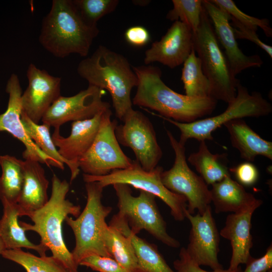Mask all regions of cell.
I'll return each mask as SVG.
<instances>
[{
    "label": "cell",
    "mask_w": 272,
    "mask_h": 272,
    "mask_svg": "<svg viewBox=\"0 0 272 272\" xmlns=\"http://www.w3.org/2000/svg\"><path fill=\"white\" fill-rule=\"evenodd\" d=\"M138 85L132 103L154 110L159 115L182 123H190L215 110L217 100L211 97H191L177 93L162 80L161 70L152 65L132 66Z\"/></svg>",
    "instance_id": "obj_1"
},
{
    "label": "cell",
    "mask_w": 272,
    "mask_h": 272,
    "mask_svg": "<svg viewBox=\"0 0 272 272\" xmlns=\"http://www.w3.org/2000/svg\"><path fill=\"white\" fill-rule=\"evenodd\" d=\"M99 32L97 26L83 19L72 0H53L42 19L39 41L56 57L72 54L86 57Z\"/></svg>",
    "instance_id": "obj_2"
},
{
    "label": "cell",
    "mask_w": 272,
    "mask_h": 272,
    "mask_svg": "<svg viewBox=\"0 0 272 272\" xmlns=\"http://www.w3.org/2000/svg\"><path fill=\"white\" fill-rule=\"evenodd\" d=\"M77 72L89 85L109 92L115 115L120 120L133 109L131 91L137 87L138 79L123 55L99 45L79 62Z\"/></svg>",
    "instance_id": "obj_3"
},
{
    "label": "cell",
    "mask_w": 272,
    "mask_h": 272,
    "mask_svg": "<svg viewBox=\"0 0 272 272\" xmlns=\"http://www.w3.org/2000/svg\"><path fill=\"white\" fill-rule=\"evenodd\" d=\"M51 194L47 202L41 209L27 214L33 224L20 221L25 231H33L40 236V243L46 247L52 256L60 261L70 272H78L72 252L63 239L62 223L69 215L76 218L81 213V207L66 198L70 184L53 174Z\"/></svg>",
    "instance_id": "obj_4"
},
{
    "label": "cell",
    "mask_w": 272,
    "mask_h": 272,
    "mask_svg": "<svg viewBox=\"0 0 272 272\" xmlns=\"http://www.w3.org/2000/svg\"><path fill=\"white\" fill-rule=\"evenodd\" d=\"M87 202L79 216L74 219L67 216L65 221L72 229L75 237V246L72 254L79 266L84 258L93 255L111 257L104 240L108 225L105 219L112 210L102 203L104 188L98 182H86Z\"/></svg>",
    "instance_id": "obj_5"
},
{
    "label": "cell",
    "mask_w": 272,
    "mask_h": 272,
    "mask_svg": "<svg viewBox=\"0 0 272 272\" xmlns=\"http://www.w3.org/2000/svg\"><path fill=\"white\" fill-rule=\"evenodd\" d=\"M203 6V5H202ZM193 48L211 84V97L227 103L237 93L239 81L234 77L203 6L199 27L193 33Z\"/></svg>",
    "instance_id": "obj_6"
},
{
    "label": "cell",
    "mask_w": 272,
    "mask_h": 272,
    "mask_svg": "<svg viewBox=\"0 0 272 272\" xmlns=\"http://www.w3.org/2000/svg\"><path fill=\"white\" fill-rule=\"evenodd\" d=\"M228 104L227 109L219 115L190 123L179 122L153 112L151 113L176 126L181 133L179 141L185 145L190 139H194L199 142L213 140L212 132L231 120L246 117L264 116L272 111L271 104L260 93L253 92L250 94L247 88L240 82L237 86L235 97Z\"/></svg>",
    "instance_id": "obj_7"
},
{
    "label": "cell",
    "mask_w": 272,
    "mask_h": 272,
    "mask_svg": "<svg viewBox=\"0 0 272 272\" xmlns=\"http://www.w3.org/2000/svg\"><path fill=\"white\" fill-rule=\"evenodd\" d=\"M118 198V213L115 215L125 222L130 231L137 235L146 230L156 239L173 248L180 246L179 242L167 232V225L156 202V196L140 190L137 196L132 194L130 186L123 183L112 185Z\"/></svg>",
    "instance_id": "obj_8"
},
{
    "label": "cell",
    "mask_w": 272,
    "mask_h": 272,
    "mask_svg": "<svg viewBox=\"0 0 272 272\" xmlns=\"http://www.w3.org/2000/svg\"><path fill=\"white\" fill-rule=\"evenodd\" d=\"M163 170L162 167L157 166L151 171H146L135 160L129 167L113 170L106 175L96 176L84 174L83 180L85 182H98L103 188L115 183H123L151 193L169 207L171 214L176 221H182L185 218L187 200L184 196L171 192L163 185L161 178Z\"/></svg>",
    "instance_id": "obj_9"
},
{
    "label": "cell",
    "mask_w": 272,
    "mask_h": 272,
    "mask_svg": "<svg viewBox=\"0 0 272 272\" xmlns=\"http://www.w3.org/2000/svg\"><path fill=\"white\" fill-rule=\"evenodd\" d=\"M170 145L175 153V160L168 170L163 171L161 181L171 192L184 196L187 200V211L191 215L202 214L212 202L210 189L203 179L188 167L185 145L177 141L166 130Z\"/></svg>",
    "instance_id": "obj_10"
},
{
    "label": "cell",
    "mask_w": 272,
    "mask_h": 272,
    "mask_svg": "<svg viewBox=\"0 0 272 272\" xmlns=\"http://www.w3.org/2000/svg\"><path fill=\"white\" fill-rule=\"evenodd\" d=\"M112 112L107 109L103 114L96 137L87 152L79 161L84 174L104 176L115 170L129 167L133 160L122 151L115 134L116 120H111Z\"/></svg>",
    "instance_id": "obj_11"
},
{
    "label": "cell",
    "mask_w": 272,
    "mask_h": 272,
    "mask_svg": "<svg viewBox=\"0 0 272 272\" xmlns=\"http://www.w3.org/2000/svg\"><path fill=\"white\" fill-rule=\"evenodd\" d=\"M122 121L123 124L117 125L115 130L118 143L132 150L144 170H153L162 156L153 124L142 112L133 109Z\"/></svg>",
    "instance_id": "obj_12"
},
{
    "label": "cell",
    "mask_w": 272,
    "mask_h": 272,
    "mask_svg": "<svg viewBox=\"0 0 272 272\" xmlns=\"http://www.w3.org/2000/svg\"><path fill=\"white\" fill-rule=\"evenodd\" d=\"M104 90L89 85L77 94L60 96L50 106L41 121L50 127L60 128L69 121L90 119L99 111L110 108L109 103L102 100Z\"/></svg>",
    "instance_id": "obj_13"
},
{
    "label": "cell",
    "mask_w": 272,
    "mask_h": 272,
    "mask_svg": "<svg viewBox=\"0 0 272 272\" xmlns=\"http://www.w3.org/2000/svg\"><path fill=\"white\" fill-rule=\"evenodd\" d=\"M184 212L185 218L191 225L189 243L186 248L187 253L199 266H208L213 270L224 269L218 259L220 233L211 206L201 215L197 213L193 216L187 209Z\"/></svg>",
    "instance_id": "obj_14"
},
{
    "label": "cell",
    "mask_w": 272,
    "mask_h": 272,
    "mask_svg": "<svg viewBox=\"0 0 272 272\" xmlns=\"http://www.w3.org/2000/svg\"><path fill=\"white\" fill-rule=\"evenodd\" d=\"M108 108L99 111L91 118L73 121L71 133L67 137L60 135V128H54L52 140L70 170L71 183L79 174V161L92 145L104 112Z\"/></svg>",
    "instance_id": "obj_15"
},
{
    "label": "cell",
    "mask_w": 272,
    "mask_h": 272,
    "mask_svg": "<svg viewBox=\"0 0 272 272\" xmlns=\"http://www.w3.org/2000/svg\"><path fill=\"white\" fill-rule=\"evenodd\" d=\"M9 94V101L6 111L0 114V132L6 131L20 141L25 146L22 153L25 160L37 161L41 164L54 166L61 170L60 165L53 159L45 154L29 138L22 122V94L18 76L13 74L9 79L6 87Z\"/></svg>",
    "instance_id": "obj_16"
},
{
    "label": "cell",
    "mask_w": 272,
    "mask_h": 272,
    "mask_svg": "<svg viewBox=\"0 0 272 272\" xmlns=\"http://www.w3.org/2000/svg\"><path fill=\"white\" fill-rule=\"evenodd\" d=\"M26 76L28 85L22 94V110L32 121L39 124L50 106L61 96V79L32 63L28 67Z\"/></svg>",
    "instance_id": "obj_17"
},
{
    "label": "cell",
    "mask_w": 272,
    "mask_h": 272,
    "mask_svg": "<svg viewBox=\"0 0 272 272\" xmlns=\"http://www.w3.org/2000/svg\"><path fill=\"white\" fill-rule=\"evenodd\" d=\"M202 5L212 21L218 41L224 49L232 75L236 77L247 69L260 67L263 61L258 55H246L239 48L230 22V15L210 0H203Z\"/></svg>",
    "instance_id": "obj_18"
},
{
    "label": "cell",
    "mask_w": 272,
    "mask_h": 272,
    "mask_svg": "<svg viewBox=\"0 0 272 272\" xmlns=\"http://www.w3.org/2000/svg\"><path fill=\"white\" fill-rule=\"evenodd\" d=\"M193 48V32L185 24L174 21L159 41L145 53L146 64L158 62L174 69L183 63Z\"/></svg>",
    "instance_id": "obj_19"
},
{
    "label": "cell",
    "mask_w": 272,
    "mask_h": 272,
    "mask_svg": "<svg viewBox=\"0 0 272 272\" xmlns=\"http://www.w3.org/2000/svg\"><path fill=\"white\" fill-rule=\"evenodd\" d=\"M262 204L257 203L242 212L227 216L220 235L229 240L232 247V256L228 269H237L240 264H246L251 257L250 253L253 246L250 232L251 219L254 212Z\"/></svg>",
    "instance_id": "obj_20"
},
{
    "label": "cell",
    "mask_w": 272,
    "mask_h": 272,
    "mask_svg": "<svg viewBox=\"0 0 272 272\" xmlns=\"http://www.w3.org/2000/svg\"><path fill=\"white\" fill-rule=\"evenodd\" d=\"M48 185L49 181L41 163L25 160L23 185L17 203L20 217L41 209L47 202Z\"/></svg>",
    "instance_id": "obj_21"
},
{
    "label": "cell",
    "mask_w": 272,
    "mask_h": 272,
    "mask_svg": "<svg viewBox=\"0 0 272 272\" xmlns=\"http://www.w3.org/2000/svg\"><path fill=\"white\" fill-rule=\"evenodd\" d=\"M210 192L217 214L228 212L237 213L254 205L262 203V200L246 191L243 186L230 176L212 185Z\"/></svg>",
    "instance_id": "obj_22"
},
{
    "label": "cell",
    "mask_w": 272,
    "mask_h": 272,
    "mask_svg": "<svg viewBox=\"0 0 272 272\" xmlns=\"http://www.w3.org/2000/svg\"><path fill=\"white\" fill-rule=\"evenodd\" d=\"M224 125L232 146L239 151L242 158L250 162L257 156L272 160V143L261 138L242 119L231 120Z\"/></svg>",
    "instance_id": "obj_23"
},
{
    "label": "cell",
    "mask_w": 272,
    "mask_h": 272,
    "mask_svg": "<svg viewBox=\"0 0 272 272\" xmlns=\"http://www.w3.org/2000/svg\"><path fill=\"white\" fill-rule=\"evenodd\" d=\"M3 214L0 219V238L6 249L25 248L37 252L40 256H46L48 249L39 243L34 244L27 237L25 231L18 221L19 210L17 203L2 200Z\"/></svg>",
    "instance_id": "obj_24"
},
{
    "label": "cell",
    "mask_w": 272,
    "mask_h": 272,
    "mask_svg": "<svg viewBox=\"0 0 272 272\" xmlns=\"http://www.w3.org/2000/svg\"><path fill=\"white\" fill-rule=\"evenodd\" d=\"M109 226L116 228L123 234L129 236L139 266L143 272H177L167 264L156 245L132 234L125 222L114 215Z\"/></svg>",
    "instance_id": "obj_25"
},
{
    "label": "cell",
    "mask_w": 272,
    "mask_h": 272,
    "mask_svg": "<svg viewBox=\"0 0 272 272\" xmlns=\"http://www.w3.org/2000/svg\"><path fill=\"white\" fill-rule=\"evenodd\" d=\"M187 160L208 185L230 176L226 154H212L204 141L200 142L198 151L191 154Z\"/></svg>",
    "instance_id": "obj_26"
},
{
    "label": "cell",
    "mask_w": 272,
    "mask_h": 272,
    "mask_svg": "<svg viewBox=\"0 0 272 272\" xmlns=\"http://www.w3.org/2000/svg\"><path fill=\"white\" fill-rule=\"evenodd\" d=\"M0 200L17 203L24 182V161L8 155L0 156Z\"/></svg>",
    "instance_id": "obj_27"
},
{
    "label": "cell",
    "mask_w": 272,
    "mask_h": 272,
    "mask_svg": "<svg viewBox=\"0 0 272 272\" xmlns=\"http://www.w3.org/2000/svg\"><path fill=\"white\" fill-rule=\"evenodd\" d=\"M105 243L111 257L127 272H143L129 236L116 228L108 226L104 236Z\"/></svg>",
    "instance_id": "obj_28"
},
{
    "label": "cell",
    "mask_w": 272,
    "mask_h": 272,
    "mask_svg": "<svg viewBox=\"0 0 272 272\" xmlns=\"http://www.w3.org/2000/svg\"><path fill=\"white\" fill-rule=\"evenodd\" d=\"M181 80L185 95L191 97H211V84L205 75L200 60L194 48L183 63Z\"/></svg>",
    "instance_id": "obj_29"
},
{
    "label": "cell",
    "mask_w": 272,
    "mask_h": 272,
    "mask_svg": "<svg viewBox=\"0 0 272 272\" xmlns=\"http://www.w3.org/2000/svg\"><path fill=\"white\" fill-rule=\"evenodd\" d=\"M1 255L19 264L26 272H70L52 256H37L22 249H6Z\"/></svg>",
    "instance_id": "obj_30"
},
{
    "label": "cell",
    "mask_w": 272,
    "mask_h": 272,
    "mask_svg": "<svg viewBox=\"0 0 272 272\" xmlns=\"http://www.w3.org/2000/svg\"><path fill=\"white\" fill-rule=\"evenodd\" d=\"M22 122L29 138L47 156L53 159L63 170L65 160L59 154L50 133V126L45 123L39 124L32 121L22 110Z\"/></svg>",
    "instance_id": "obj_31"
},
{
    "label": "cell",
    "mask_w": 272,
    "mask_h": 272,
    "mask_svg": "<svg viewBox=\"0 0 272 272\" xmlns=\"http://www.w3.org/2000/svg\"><path fill=\"white\" fill-rule=\"evenodd\" d=\"M173 8L166 15L172 21H179L195 33L199 25L202 0H172Z\"/></svg>",
    "instance_id": "obj_32"
},
{
    "label": "cell",
    "mask_w": 272,
    "mask_h": 272,
    "mask_svg": "<svg viewBox=\"0 0 272 272\" xmlns=\"http://www.w3.org/2000/svg\"><path fill=\"white\" fill-rule=\"evenodd\" d=\"M83 19L89 25L97 26L98 21L113 12L118 0H72Z\"/></svg>",
    "instance_id": "obj_33"
},
{
    "label": "cell",
    "mask_w": 272,
    "mask_h": 272,
    "mask_svg": "<svg viewBox=\"0 0 272 272\" xmlns=\"http://www.w3.org/2000/svg\"><path fill=\"white\" fill-rule=\"evenodd\" d=\"M214 4L227 12L244 26L256 32L261 28L268 37H272V29L267 19H259L248 15L240 10L232 0H210Z\"/></svg>",
    "instance_id": "obj_34"
},
{
    "label": "cell",
    "mask_w": 272,
    "mask_h": 272,
    "mask_svg": "<svg viewBox=\"0 0 272 272\" xmlns=\"http://www.w3.org/2000/svg\"><path fill=\"white\" fill-rule=\"evenodd\" d=\"M79 265L87 266L98 272H127L113 258L97 255L84 258Z\"/></svg>",
    "instance_id": "obj_35"
},
{
    "label": "cell",
    "mask_w": 272,
    "mask_h": 272,
    "mask_svg": "<svg viewBox=\"0 0 272 272\" xmlns=\"http://www.w3.org/2000/svg\"><path fill=\"white\" fill-rule=\"evenodd\" d=\"M233 173L237 182L242 186H252L258 180L259 172L257 167L250 162H242L236 166L229 168Z\"/></svg>",
    "instance_id": "obj_36"
},
{
    "label": "cell",
    "mask_w": 272,
    "mask_h": 272,
    "mask_svg": "<svg viewBox=\"0 0 272 272\" xmlns=\"http://www.w3.org/2000/svg\"><path fill=\"white\" fill-rule=\"evenodd\" d=\"M173 266L177 272H242V271L240 266L234 270L229 269L212 271L204 270L190 257L184 247L180 249L179 258L174 261Z\"/></svg>",
    "instance_id": "obj_37"
},
{
    "label": "cell",
    "mask_w": 272,
    "mask_h": 272,
    "mask_svg": "<svg viewBox=\"0 0 272 272\" xmlns=\"http://www.w3.org/2000/svg\"><path fill=\"white\" fill-rule=\"evenodd\" d=\"M230 20L236 39H246L252 42L272 58V47L262 41L256 31L244 26L231 17Z\"/></svg>",
    "instance_id": "obj_38"
},
{
    "label": "cell",
    "mask_w": 272,
    "mask_h": 272,
    "mask_svg": "<svg viewBox=\"0 0 272 272\" xmlns=\"http://www.w3.org/2000/svg\"><path fill=\"white\" fill-rule=\"evenodd\" d=\"M246 268L242 272H265L272 268V245L270 244L264 254L258 258L250 257Z\"/></svg>",
    "instance_id": "obj_39"
},
{
    "label": "cell",
    "mask_w": 272,
    "mask_h": 272,
    "mask_svg": "<svg viewBox=\"0 0 272 272\" xmlns=\"http://www.w3.org/2000/svg\"><path fill=\"white\" fill-rule=\"evenodd\" d=\"M124 37L126 41L131 45L141 47L148 43L150 39V35L145 27L133 26L126 30Z\"/></svg>",
    "instance_id": "obj_40"
},
{
    "label": "cell",
    "mask_w": 272,
    "mask_h": 272,
    "mask_svg": "<svg viewBox=\"0 0 272 272\" xmlns=\"http://www.w3.org/2000/svg\"><path fill=\"white\" fill-rule=\"evenodd\" d=\"M5 250H6V248L1 239L0 238V255L2 254Z\"/></svg>",
    "instance_id": "obj_41"
},
{
    "label": "cell",
    "mask_w": 272,
    "mask_h": 272,
    "mask_svg": "<svg viewBox=\"0 0 272 272\" xmlns=\"http://www.w3.org/2000/svg\"><path fill=\"white\" fill-rule=\"evenodd\" d=\"M265 272H272V270H271V269H270V270H268V271H265Z\"/></svg>",
    "instance_id": "obj_42"
}]
</instances>
